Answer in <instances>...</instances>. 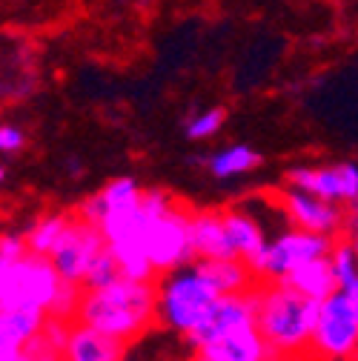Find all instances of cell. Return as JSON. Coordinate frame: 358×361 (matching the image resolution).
Instances as JSON below:
<instances>
[{
    "instance_id": "obj_15",
    "label": "cell",
    "mask_w": 358,
    "mask_h": 361,
    "mask_svg": "<svg viewBox=\"0 0 358 361\" xmlns=\"http://www.w3.org/2000/svg\"><path fill=\"white\" fill-rule=\"evenodd\" d=\"M141 192L144 190H141V184H138L135 178H129V175L115 178V180H109L104 190H98L95 195H89L80 204L78 218H83V221H89V224H95V227H98L106 212H115V209L138 204L141 201Z\"/></svg>"
},
{
    "instance_id": "obj_34",
    "label": "cell",
    "mask_w": 358,
    "mask_h": 361,
    "mask_svg": "<svg viewBox=\"0 0 358 361\" xmlns=\"http://www.w3.org/2000/svg\"><path fill=\"white\" fill-rule=\"evenodd\" d=\"M352 361H358V355H355V358H352Z\"/></svg>"
},
{
    "instance_id": "obj_31",
    "label": "cell",
    "mask_w": 358,
    "mask_h": 361,
    "mask_svg": "<svg viewBox=\"0 0 358 361\" xmlns=\"http://www.w3.org/2000/svg\"><path fill=\"white\" fill-rule=\"evenodd\" d=\"M4 180H6V169H4V164H0V187H4Z\"/></svg>"
},
{
    "instance_id": "obj_16",
    "label": "cell",
    "mask_w": 358,
    "mask_h": 361,
    "mask_svg": "<svg viewBox=\"0 0 358 361\" xmlns=\"http://www.w3.org/2000/svg\"><path fill=\"white\" fill-rule=\"evenodd\" d=\"M201 276L209 281V287L218 295H230V293H247L252 290L258 281L252 276V269L244 258L235 255H223V258H206V261H195Z\"/></svg>"
},
{
    "instance_id": "obj_5",
    "label": "cell",
    "mask_w": 358,
    "mask_h": 361,
    "mask_svg": "<svg viewBox=\"0 0 358 361\" xmlns=\"http://www.w3.org/2000/svg\"><path fill=\"white\" fill-rule=\"evenodd\" d=\"M61 281L63 279L47 255H35L29 250L18 258L0 255V310L49 312Z\"/></svg>"
},
{
    "instance_id": "obj_32",
    "label": "cell",
    "mask_w": 358,
    "mask_h": 361,
    "mask_svg": "<svg viewBox=\"0 0 358 361\" xmlns=\"http://www.w3.org/2000/svg\"><path fill=\"white\" fill-rule=\"evenodd\" d=\"M190 361H209V358H204V355H198V353H195V355H192Z\"/></svg>"
},
{
    "instance_id": "obj_26",
    "label": "cell",
    "mask_w": 358,
    "mask_h": 361,
    "mask_svg": "<svg viewBox=\"0 0 358 361\" xmlns=\"http://www.w3.org/2000/svg\"><path fill=\"white\" fill-rule=\"evenodd\" d=\"M83 298V287L80 284H72V281H61L52 304H49V312L47 315H58V319H66L72 322L75 312H78V304Z\"/></svg>"
},
{
    "instance_id": "obj_30",
    "label": "cell",
    "mask_w": 358,
    "mask_h": 361,
    "mask_svg": "<svg viewBox=\"0 0 358 361\" xmlns=\"http://www.w3.org/2000/svg\"><path fill=\"white\" fill-rule=\"evenodd\" d=\"M4 361H32L26 353H20V355H12V358H4Z\"/></svg>"
},
{
    "instance_id": "obj_18",
    "label": "cell",
    "mask_w": 358,
    "mask_h": 361,
    "mask_svg": "<svg viewBox=\"0 0 358 361\" xmlns=\"http://www.w3.org/2000/svg\"><path fill=\"white\" fill-rule=\"evenodd\" d=\"M47 312L37 310H0V361L20 355L26 344L40 333Z\"/></svg>"
},
{
    "instance_id": "obj_33",
    "label": "cell",
    "mask_w": 358,
    "mask_h": 361,
    "mask_svg": "<svg viewBox=\"0 0 358 361\" xmlns=\"http://www.w3.org/2000/svg\"><path fill=\"white\" fill-rule=\"evenodd\" d=\"M52 361H63V358H61V355H58V358H52Z\"/></svg>"
},
{
    "instance_id": "obj_22",
    "label": "cell",
    "mask_w": 358,
    "mask_h": 361,
    "mask_svg": "<svg viewBox=\"0 0 358 361\" xmlns=\"http://www.w3.org/2000/svg\"><path fill=\"white\" fill-rule=\"evenodd\" d=\"M69 221H72V215H66V212H49V215H40V218L32 224V227H29V233L23 235L26 250H29V252H35V255H49V252H52V247L61 241L63 230L69 227Z\"/></svg>"
},
{
    "instance_id": "obj_14",
    "label": "cell",
    "mask_w": 358,
    "mask_h": 361,
    "mask_svg": "<svg viewBox=\"0 0 358 361\" xmlns=\"http://www.w3.org/2000/svg\"><path fill=\"white\" fill-rule=\"evenodd\" d=\"M123 355H126V344L115 341L112 336L89 327L78 319L69 322V333L61 347L63 361H121Z\"/></svg>"
},
{
    "instance_id": "obj_2",
    "label": "cell",
    "mask_w": 358,
    "mask_h": 361,
    "mask_svg": "<svg viewBox=\"0 0 358 361\" xmlns=\"http://www.w3.org/2000/svg\"><path fill=\"white\" fill-rule=\"evenodd\" d=\"M255 327L281 361L309 355V336L316 324L319 301L295 293L284 281H258L252 287Z\"/></svg>"
},
{
    "instance_id": "obj_9",
    "label": "cell",
    "mask_w": 358,
    "mask_h": 361,
    "mask_svg": "<svg viewBox=\"0 0 358 361\" xmlns=\"http://www.w3.org/2000/svg\"><path fill=\"white\" fill-rule=\"evenodd\" d=\"M104 247H106L104 235H101V230L95 227V224H89L83 218H72L69 227L61 235V241L52 247V252L47 258L52 261V267L58 269V276L63 281H72V284L83 287L89 264L95 261V255Z\"/></svg>"
},
{
    "instance_id": "obj_17",
    "label": "cell",
    "mask_w": 358,
    "mask_h": 361,
    "mask_svg": "<svg viewBox=\"0 0 358 361\" xmlns=\"http://www.w3.org/2000/svg\"><path fill=\"white\" fill-rule=\"evenodd\" d=\"M190 247H192L195 261L230 255L221 212H215V209H190Z\"/></svg>"
},
{
    "instance_id": "obj_20",
    "label": "cell",
    "mask_w": 358,
    "mask_h": 361,
    "mask_svg": "<svg viewBox=\"0 0 358 361\" xmlns=\"http://www.w3.org/2000/svg\"><path fill=\"white\" fill-rule=\"evenodd\" d=\"M284 284H290L295 293H301V295H307L312 301H321V298H327L330 293L338 290L327 255H319V258H309V261L298 264L292 273L284 279Z\"/></svg>"
},
{
    "instance_id": "obj_12",
    "label": "cell",
    "mask_w": 358,
    "mask_h": 361,
    "mask_svg": "<svg viewBox=\"0 0 358 361\" xmlns=\"http://www.w3.org/2000/svg\"><path fill=\"white\" fill-rule=\"evenodd\" d=\"M255 324V301H252V290L247 293H230V295H218L206 315L201 319V324L187 336V341L192 347L218 338V336H227L233 330L241 327H252Z\"/></svg>"
},
{
    "instance_id": "obj_13",
    "label": "cell",
    "mask_w": 358,
    "mask_h": 361,
    "mask_svg": "<svg viewBox=\"0 0 358 361\" xmlns=\"http://www.w3.org/2000/svg\"><path fill=\"white\" fill-rule=\"evenodd\" d=\"M195 353L209 361H281L278 353L261 338L255 324L233 330L227 336L209 338V341L198 344Z\"/></svg>"
},
{
    "instance_id": "obj_21",
    "label": "cell",
    "mask_w": 358,
    "mask_h": 361,
    "mask_svg": "<svg viewBox=\"0 0 358 361\" xmlns=\"http://www.w3.org/2000/svg\"><path fill=\"white\" fill-rule=\"evenodd\" d=\"M258 164H261V155H258L252 147H247V144L223 147V149L212 152L209 161H206L212 178H218V180H230V178L247 175V172H252Z\"/></svg>"
},
{
    "instance_id": "obj_3",
    "label": "cell",
    "mask_w": 358,
    "mask_h": 361,
    "mask_svg": "<svg viewBox=\"0 0 358 361\" xmlns=\"http://www.w3.org/2000/svg\"><path fill=\"white\" fill-rule=\"evenodd\" d=\"M169 207H172V198L166 192L144 190L138 204L106 212L104 221L98 224L104 244L118 261V269L123 279L155 281V269L147 258V235L152 227V218H158Z\"/></svg>"
},
{
    "instance_id": "obj_29",
    "label": "cell",
    "mask_w": 358,
    "mask_h": 361,
    "mask_svg": "<svg viewBox=\"0 0 358 361\" xmlns=\"http://www.w3.org/2000/svg\"><path fill=\"white\" fill-rule=\"evenodd\" d=\"M344 293H347V298L352 301V307H355V312H358V276L344 287Z\"/></svg>"
},
{
    "instance_id": "obj_7",
    "label": "cell",
    "mask_w": 358,
    "mask_h": 361,
    "mask_svg": "<svg viewBox=\"0 0 358 361\" xmlns=\"http://www.w3.org/2000/svg\"><path fill=\"white\" fill-rule=\"evenodd\" d=\"M309 355L319 361H352L358 355V312L344 290L319 301Z\"/></svg>"
},
{
    "instance_id": "obj_24",
    "label": "cell",
    "mask_w": 358,
    "mask_h": 361,
    "mask_svg": "<svg viewBox=\"0 0 358 361\" xmlns=\"http://www.w3.org/2000/svg\"><path fill=\"white\" fill-rule=\"evenodd\" d=\"M223 121H227V109L223 106H209L204 112H198L195 118H190L187 123V138L190 141H206V138H215L221 132Z\"/></svg>"
},
{
    "instance_id": "obj_35",
    "label": "cell",
    "mask_w": 358,
    "mask_h": 361,
    "mask_svg": "<svg viewBox=\"0 0 358 361\" xmlns=\"http://www.w3.org/2000/svg\"><path fill=\"white\" fill-rule=\"evenodd\" d=\"M121 361H126V358H121Z\"/></svg>"
},
{
    "instance_id": "obj_8",
    "label": "cell",
    "mask_w": 358,
    "mask_h": 361,
    "mask_svg": "<svg viewBox=\"0 0 358 361\" xmlns=\"http://www.w3.org/2000/svg\"><path fill=\"white\" fill-rule=\"evenodd\" d=\"M147 258L155 269V276H163L169 269H178L195 261L190 247V207L175 204L152 218V227L147 235Z\"/></svg>"
},
{
    "instance_id": "obj_10",
    "label": "cell",
    "mask_w": 358,
    "mask_h": 361,
    "mask_svg": "<svg viewBox=\"0 0 358 361\" xmlns=\"http://www.w3.org/2000/svg\"><path fill=\"white\" fill-rule=\"evenodd\" d=\"M287 184L298 187L330 204H350L358 198V164H324V166H292Z\"/></svg>"
},
{
    "instance_id": "obj_27",
    "label": "cell",
    "mask_w": 358,
    "mask_h": 361,
    "mask_svg": "<svg viewBox=\"0 0 358 361\" xmlns=\"http://www.w3.org/2000/svg\"><path fill=\"white\" fill-rule=\"evenodd\" d=\"M26 144V135L15 123H0V152H18Z\"/></svg>"
},
{
    "instance_id": "obj_1",
    "label": "cell",
    "mask_w": 358,
    "mask_h": 361,
    "mask_svg": "<svg viewBox=\"0 0 358 361\" xmlns=\"http://www.w3.org/2000/svg\"><path fill=\"white\" fill-rule=\"evenodd\" d=\"M75 319L121 344L138 341L155 324V281L118 276L106 287L83 290Z\"/></svg>"
},
{
    "instance_id": "obj_23",
    "label": "cell",
    "mask_w": 358,
    "mask_h": 361,
    "mask_svg": "<svg viewBox=\"0 0 358 361\" xmlns=\"http://www.w3.org/2000/svg\"><path fill=\"white\" fill-rule=\"evenodd\" d=\"M330 269H333V279L338 284V290H344L355 276H358V250L347 235H338L327 252Z\"/></svg>"
},
{
    "instance_id": "obj_4",
    "label": "cell",
    "mask_w": 358,
    "mask_h": 361,
    "mask_svg": "<svg viewBox=\"0 0 358 361\" xmlns=\"http://www.w3.org/2000/svg\"><path fill=\"white\" fill-rule=\"evenodd\" d=\"M215 298L218 293L201 276L198 264L190 261L178 269H169L161 276V281H155V322H161L166 330L190 336Z\"/></svg>"
},
{
    "instance_id": "obj_19",
    "label": "cell",
    "mask_w": 358,
    "mask_h": 361,
    "mask_svg": "<svg viewBox=\"0 0 358 361\" xmlns=\"http://www.w3.org/2000/svg\"><path fill=\"white\" fill-rule=\"evenodd\" d=\"M221 221H223V235H227L230 255L249 261L266 238L261 221L249 209H221Z\"/></svg>"
},
{
    "instance_id": "obj_6",
    "label": "cell",
    "mask_w": 358,
    "mask_h": 361,
    "mask_svg": "<svg viewBox=\"0 0 358 361\" xmlns=\"http://www.w3.org/2000/svg\"><path fill=\"white\" fill-rule=\"evenodd\" d=\"M333 241H335L333 235L309 233V230H301L290 224L287 230L276 233L273 238H264V244L247 264L252 269L255 281H284L298 264L327 255Z\"/></svg>"
},
{
    "instance_id": "obj_25",
    "label": "cell",
    "mask_w": 358,
    "mask_h": 361,
    "mask_svg": "<svg viewBox=\"0 0 358 361\" xmlns=\"http://www.w3.org/2000/svg\"><path fill=\"white\" fill-rule=\"evenodd\" d=\"M121 276V269H118V261L112 258V252L104 247L95 261L89 264L86 269V279H83V290H95V287H106L109 281H115Z\"/></svg>"
},
{
    "instance_id": "obj_28",
    "label": "cell",
    "mask_w": 358,
    "mask_h": 361,
    "mask_svg": "<svg viewBox=\"0 0 358 361\" xmlns=\"http://www.w3.org/2000/svg\"><path fill=\"white\" fill-rule=\"evenodd\" d=\"M26 252L23 235H0V255L4 258H18Z\"/></svg>"
},
{
    "instance_id": "obj_11",
    "label": "cell",
    "mask_w": 358,
    "mask_h": 361,
    "mask_svg": "<svg viewBox=\"0 0 358 361\" xmlns=\"http://www.w3.org/2000/svg\"><path fill=\"white\" fill-rule=\"evenodd\" d=\"M278 207L292 227L333 235V238H338L344 233V207L341 204H330L324 198H316V195L287 184L278 198Z\"/></svg>"
}]
</instances>
